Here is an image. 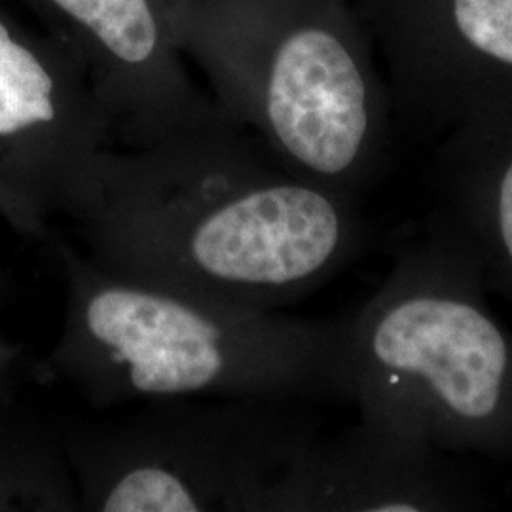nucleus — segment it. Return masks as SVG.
<instances>
[{"label":"nucleus","mask_w":512,"mask_h":512,"mask_svg":"<svg viewBox=\"0 0 512 512\" xmlns=\"http://www.w3.org/2000/svg\"><path fill=\"white\" fill-rule=\"evenodd\" d=\"M74 220L110 274L274 310L365 245L355 200L275 162L230 118L147 148H107Z\"/></svg>","instance_id":"nucleus-1"},{"label":"nucleus","mask_w":512,"mask_h":512,"mask_svg":"<svg viewBox=\"0 0 512 512\" xmlns=\"http://www.w3.org/2000/svg\"><path fill=\"white\" fill-rule=\"evenodd\" d=\"M42 370L93 410L179 399L346 401V319H302L110 274L63 241Z\"/></svg>","instance_id":"nucleus-2"},{"label":"nucleus","mask_w":512,"mask_h":512,"mask_svg":"<svg viewBox=\"0 0 512 512\" xmlns=\"http://www.w3.org/2000/svg\"><path fill=\"white\" fill-rule=\"evenodd\" d=\"M175 19L222 112L289 173L357 202L393 105L351 0H175Z\"/></svg>","instance_id":"nucleus-3"},{"label":"nucleus","mask_w":512,"mask_h":512,"mask_svg":"<svg viewBox=\"0 0 512 512\" xmlns=\"http://www.w3.org/2000/svg\"><path fill=\"white\" fill-rule=\"evenodd\" d=\"M473 253L439 217L346 319L359 420L448 454L512 458V332Z\"/></svg>","instance_id":"nucleus-4"},{"label":"nucleus","mask_w":512,"mask_h":512,"mask_svg":"<svg viewBox=\"0 0 512 512\" xmlns=\"http://www.w3.org/2000/svg\"><path fill=\"white\" fill-rule=\"evenodd\" d=\"M298 401L179 399L65 416L84 512H264L317 435Z\"/></svg>","instance_id":"nucleus-5"},{"label":"nucleus","mask_w":512,"mask_h":512,"mask_svg":"<svg viewBox=\"0 0 512 512\" xmlns=\"http://www.w3.org/2000/svg\"><path fill=\"white\" fill-rule=\"evenodd\" d=\"M73 57L112 143L147 148L228 118L188 71L175 0H27Z\"/></svg>","instance_id":"nucleus-6"},{"label":"nucleus","mask_w":512,"mask_h":512,"mask_svg":"<svg viewBox=\"0 0 512 512\" xmlns=\"http://www.w3.org/2000/svg\"><path fill=\"white\" fill-rule=\"evenodd\" d=\"M404 124L446 135L512 105V0H351Z\"/></svg>","instance_id":"nucleus-7"},{"label":"nucleus","mask_w":512,"mask_h":512,"mask_svg":"<svg viewBox=\"0 0 512 512\" xmlns=\"http://www.w3.org/2000/svg\"><path fill=\"white\" fill-rule=\"evenodd\" d=\"M110 143L109 124L73 57L0 12V186L44 222L71 219Z\"/></svg>","instance_id":"nucleus-8"},{"label":"nucleus","mask_w":512,"mask_h":512,"mask_svg":"<svg viewBox=\"0 0 512 512\" xmlns=\"http://www.w3.org/2000/svg\"><path fill=\"white\" fill-rule=\"evenodd\" d=\"M471 503L448 452L359 420L311 437L275 480L264 512H450Z\"/></svg>","instance_id":"nucleus-9"},{"label":"nucleus","mask_w":512,"mask_h":512,"mask_svg":"<svg viewBox=\"0 0 512 512\" xmlns=\"http://www.w3.org/2000/svg\"><path fill=\"white\" fill-rule=\"evenodd\" d=\"M440 213L473 253L488 291L512 304V105L480 110L437 150Z\"/></svg>","instance_id":"nucleus-10"},{"label":"nucleus","mask_w":512,"mask_h":512,"mask_svg":"<svg viewBox=\"0 0 512 512\" xmlns=\"http://www.w3.org/2000/svg\"><path fill=\"white\" fill-rule=\"evenodd\" d=\"M0 512H82L59 418L0 403Z\"/></svg>","instance_id":"nucleus-11"},{"label":"nucleus","mask_w":512,"mask_h":512,"mask_svg":"<svg viewBox=\"0 0 512 512\" xmlns=\"http://www.w3.org/2000/svg\"><path fill=\"white\" fill-rule=\"evenodd\" d=\"M0 219L10 224L18 234L29 236V238L48 241L52 236L48 222L37 217L25 203L19 202L14 194H10L2 186H0Z\"/></svg>","instance_id":"nucleus-12"},{"label":"nucleus","mask_w":512,"mask_h":512,"mask_svg":"<svg viewBox=\"0 0 512 512\" xmlns=\"http://www.w3.org/2000/svg\"><path fill=\"white\" fill-rule=\"evenodd\" d=\"M23 365V349L0 334V403L16 399V389Z\"/></svg>","instance_id":"nucleus-13"},{"label":"nucleus","mask_w":512,"mask_h":512,"mask_svg":"<svg viewBox=\"0 0 512 512\" xmlns=\"http://www.w3.org/2000/svg\"><path fill=\"white\" fill-rule=\"evenodd\" d=\"M6 293V275L2 274V270H0V296Z\"/></svg>","instance_id":"nucleus-14"}]
</instances>
